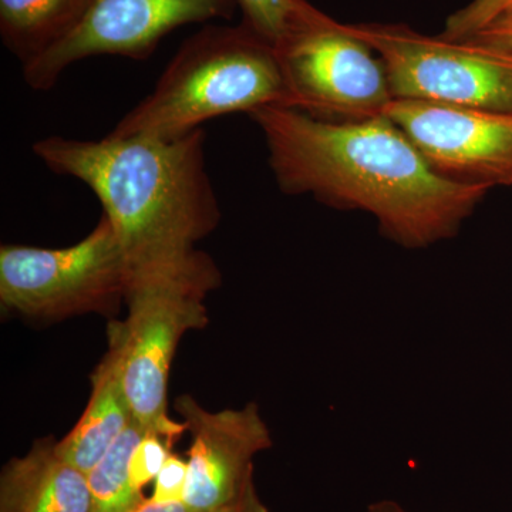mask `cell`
I'll use <instances>...</instances> for the list:
<instances>
[{"mask_svg": "<svg viewBox=\"0 0 512 512\" xmlns=\"http://www.w3.org/2000/svg\"><path fill=\"white\" fill-rule=\"evenodd\" d=\"M249 116L264 134L279 190L369 212L380 234L403 248L456 237L491 190L437 173L386 114L333 123L268 106Z\"/></svg>", "mask_w": 512, "mask_h": 512, "instance_id": "1", "label": "cell"}, {"mask_svg": "<svg viewBox=\"0 0 512 512\" xmlns=\"http://www.w3.org/2000/svg\"><path fill=\"white\" fill-rule=\"evenodd\" d=\"M32 148L52 173L77 178L99 198L130 275L194 254L221 220L204 128L178 138L50 136Z\"/></svg>", "mask_w": 512, "mask_h": 512, "instance_id": "2", "label": "cell"}, {"mask_svg": "<svg viewBox=\"0 0 512 512\" xmlns=\"http://www.w3.org/2000/svg\"><path fill=\"white\" fill-rule=\"evenodd\" d=\"M268 106L292 107L275 47L242 23L208 25L185 40L153 92L109 134L178 138L205 121Z\"/></svg>", "mask_w": 512, "mask_h": 512, "instance_id": "3", "label": "cell"}, {"mask_svg": "<svg viewBox=\"0 0 512 512\" xmlns=\"http://www.w3.org/2000/svg\"><path fill=\"white\" fill-rule=\"evenodd\" d=\"M220 284V272L207 255L134 272L124 299L127 318L109 326V350L119 365L134 420L168 443L184 433L167 412L168 376L175 350L188 330L208 323L205 296Z\"/></svg>", "mask_w": 512, "mask_h": 512, "instance_id": "4", "label": "cell"}, {"mask_svg": "<svg viewBox=\"0 0 512 512\" xmlns=\"http://www.w3.org/2000/svg\"><path fill=\"white\" fill-rule=\"evenodd\" d=\"M382 59L393 99L512 113V57L406 25H349Z\"/></svg>", "mask_w": 512, "mask_h": 512, "instance_id": "5", "label": "cell"}, {"mask_svg": "<svg viewBox=\"0 0 512 512\" xmlns=\"http://www.w3.org/2000/svg\"><path fill=\"white\" fill-rule=\"evenodd\" d=\"M127 259L109 218L66 248L3 245L0 301L33 318H59L106 308L126 295Z\"/></svg>", "mask_w": 512, "mask_h": 512, "instance_id": "6", "label": "cell"}, {"mask_svg": "<svg viewBox=\"0 0 512 512\" xmlns=\"http://www.w3.org/2000/svg\"><path fill=\"white\" fill-rule=\"evenodd\" d=\"M292 109L343 123L386 114L393 101L375 50L335 19L293 36L276 49Z\"/></svg>", "mask_w": 512, "mask_h": 512, "instance_id": "7", "label": "cell"}, {"mask_svg": "<svg viewBox=\"0 0 512 512\" xmlns=\"http://www.w3.org/2000/svg\"><path fill=\"white\" fill-rule=\"evenodd\" d=\"M235 0H92L63 42L23 67L30 89L46 92L70 64L94 56L146 60L165 36L181 26L229 20Z\"/></svg>", "mask_w": 512, "mask_h": 512, "instance_id": "8", "label": "cell"}, {"mask_svg": "<svg viewBox=\"0 0 512 512\" xmlns=\"http://www.w3.org/2000/svg\"><path fill=\"white\" fill-rule=\"evenodd\" d=\"M386 116L443 177L491 188L512 185V113L393 99Z\"/></svg>", "mask_w": 512, "mask_h": 512, "instance_id": "9", "label": "cell"}, {"mask_svg": "<svg viewBox=\"0 0 512 512\" xmlns=\"http://www.w3.org/2000/svg\"><path fill=\"white\" fill-rule=\"evenodd\" d=\"M175 409L192 437L184 503L194 512H210L254 477L252 460L272 446L271 431L256 403L214 413L181 396Z\"/></svg>", "mask_w": 512, "mask_h": 512, "instance_id": "10", "label": "cell"}, {"mask_svg": "<svg viewBox=\"0 0 512 512\" xmlns=\"http://www.w3.org/2000/svg\"><path fill=\"white\" fill-rule=\"evenodd\" d=\"M0 512H90L89 481L56 453L55 441H39L3 468Z\"/></svg>", "mask_w": 512, "mask_h": 512, "instance_id": "11", "label": "cell"}, {"mask_svg": "<svg viewBox=\"0 0 512 512\" xmlns=\"http://www.w3.org/2000/svg\"><path fill=\"white\" fill-rule=\"evenodd\" d=\"M92 383V396L83 416L56 443V453L86 476L134 421L119 365L110 350L96 367Z\"/></svg>", "mask_w": 512, "mask_h": 512, "instance_id": "12", "label": "cell"}, {"mask_svg": "<svg viewBox=\"0 0 512 512\" xmlns=\"http://www.w3.org/2000/svg\"><path fill=\"white\" fill-rule=\"evenodd\" d=\"M92 0H0L3 45L22 63L35 62L77 28Z\"/></svg>", "mask_w": 512, "mask_h": 512, "instance_id": "13", "label": "cell"}, {"mask_svg": "<svg viewBox=\"0 0 512 512\" xmlns=\"http://www.w3.org/2000/svg\"><path fill=\"white\" fill-rule=\"evenodd\" d=\"M147 433L134 420L87 474L90 512H134L146 501L143 493L131 483L130 458Z\"/></svg>", "mask_w": 512, "mask_h": 512, "instance_id": "14", "label": "cell"}, {"mask_svg": "<svg viewBox=\"0 0 512 512\" xmlns=\"http://www.w3.org/2000/svg\"><path fill=\"white\" fill-rule=\"evenodd\" d=\"M242 25L279 49L293 36L330 22L306 0H235Z\"/></svg>", "mask_w": 512, "mask_h": 512, "instance_id": "15", "label": "cell"}, {"mask_svg": "<svg viewBox=\"0 0 512 512\" xmlns=\"http://www.w3.org/2000/svg\"><path fill=\"white\" fill-rule=\"evenodd\" d=\"M511 9L512 0H473L447 19L439 36L450 42H461L487 29Z\"/></svg>", "mask_w": 512, "mask_h": 512, "instance_id": "16", "label": "cell"}, {"mask_svg": "<svg viewBox=\"0 0 512 512\" xmlns=\"http://www.w3.org/2000/svg\"><path fill=\"white\" fill-rule=\"evenodd\" d=\"M161 437L160 434L147 433L131 454L130 477L137 490L143 491L150 481L156 480L170 456L168 446Z\"/></svg>", "mask_w": 512, "mask_h": 512, "instance_id": "17", "label": "cell"}, {"mask_svg": "<svg viewBox=\"0 0 512 512\" xmlns=\"http://www.w3.org/2000/svg\"><path fill=\"white\" fill-rule=\"evenodd\" d=\"M188 483V463L170 454L156 478L151 500L158 504L183 503Z\"/></svg>", "mask_w": 512, "mask_h": 512, "instance_id": "18", "label": "cell"}, {"mask_svg": "<svg viewBox=\"0 0 512 512\" xmlns=\"http://www.w3.org/2000/svg\"><path fill=\"white\" fill-rule=\"evenodd\" d=\"M210 512H269L266 505L262 503L259 498L258 491H256L254 477L249 478L241 491L235 495L228 503L214 508Z\"/></svg>", "mask_w": 512, "mask_h": 512, "instance_id": "19", "label": "cell"}, {"mask_svg": "<svg viewBox=\"0 0 512 512\" xmlns=\"http://www.w3.org/2000/svg\"><path fill=\"white\" fill-rule=\"evenodd\" d=\"M461 42L474 43V45L484 47V49L512 57V28L484 29L466 40H461Z\"/></svg>", "mask_w": 512, "mask_h": 512, "instance_id": "20", "label": "cell"}, {"mask_svg": "<svg viewBox=\"0 0 512 512\" xmlns=\"http://www.w3.org/2000/svg\"><path fill=\"white\" fill-rule=\"evenodd\" d=\"M134 512H194L184 503L158 504L153 500H146Z\"/></svg>", "mask_w": 512, "mask_h": 512, "instance_id": "21", "label": "cell"}, {"mask_svg": "<svg viewBox=\"0 0 512 512\" xmlns=\"http://www.w3.org/2000/svg\"><path fill=\"white\" fill-rule=\"evenodd\" d=\"M366 512H409L406 508L402 507L397 501L382 500L370 504Z\"/></svg>", "mask_w": 512, "mask_h": 512, "instance_id": "22", "label": "cell"}, {"mask_svg": "<svg viewBox=\"0 0 512 512\" xmlns=\"http://www.w3.org/2000/svg\"><path fill=\"white\" fill-rule=\"evenodd\" d=\"M494 28V29H508L512 28V9L508 10L507 13H504L501 18H498L495 20L493 25L488 26L487 29Z\"/></svg>", "mask_w": 512, "mask_h": 512, "instance_id": "23", "label": "cell"}]
</instances>
